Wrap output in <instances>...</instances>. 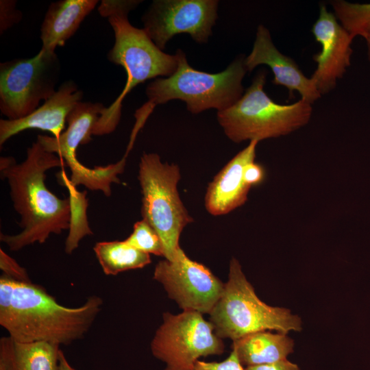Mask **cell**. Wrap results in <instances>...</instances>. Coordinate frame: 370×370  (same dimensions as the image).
I'll return each instance as SVG.
<instances>
[{
    "instance_id": "cell-8",
    "label": "cell",
    "mask_w": 370,
    "mask_h": 370,
    "mask_svg": "<svg viewBox=\"0 0 370 370\" xmlns=\"http://www.w3.org/2000/svg\"><path fill=\"white\" fill-rule=\"evenodd\" d=\"M60 63L55 51L0 64V110L8 120L24 118L56 92Z\"/></svg>"
},
{
    "instance_id": "cell-1",
    "label": "cell",
    "mask_w": 370,
    "mask_h": 370,
    "mask_svg": "<svg viewBox=\"0 0 370 370\" xmlns=\"http://www.w3.org/2000/svg\"><path fill=\"white\" fill-rule=\"evenodd\" d=\"M66 165L56 153L38 141L27 150L26 158L17 163L11 156L0 158L1 179L6 180L13 207L20 215L21 231L1 233L0 240L10 250L19 251L36 243H45L51 234H60L71 227L74 210L71 199H60L46 186V172Z\"/></svg>"
},
{
    "instance_id": "cell-24",
    "label": "cell",
    "mask_w": 370,
    "mask_h": 370,
    "mask_svg": "<svg viewBox=\"0 0 370 370\" xmlns=\"http://www.w3.org/2000/svg\"><path fill=\"white\" fill-rule=\"evenodd\" d=\"M16 1L13 0L0 1V33L18 23L22 18V13L16 8Z\"/></svg>"
},
{
    "instance_id": "cell-11",
    "label": "cell",
    "mask_w": 370,
    "mask_h": 370,
    "mask_svg": "<svg viewBox=\"0 0 370 370\" xmlns=\"http://www.w3.org/2000/svg\"><path fill=\"white\" fill-rule=\"evenodd\" d=\"M217 0H154L142 17L143 30L161 50L176 34L208 42L218 18Z\"/></svg>"
},
{
    "instance_id": "cell-7",
    "label": "cell",
    "mask_w": 370,
    "mask_h": 370,
    "mask_svg": "<svg viewBox=\"0 0 370 370\" xmlns=\"http://www.w3.org/2000/svg\"><path fill=\"white\" fill-rule=\"evenodd\" d=\"M180 180L177 164L162 162L155 153H144L141 156L138 169L141 214L159 235L164 257L170 261L180 248L183 229L193 221L180 197L177 188Z\"/></svg>"
},
{
    "instance_id": "cell-10",
    "label": "cell",
    "mask_w": 370,
    "mask_h": 370,
    "mask_svg": "<svg viewBox=\"0 0 370 370\" xmlns=\"http://www.w3.org/2000/svg\"><path fill=\"white\" fill-rule=\"evenodd\" d=\"M153 280L183 310L210 314L224 290L223 283L204 264L190 259L180 247L175 258L155 267Z\"/></svg>"
},
{
    "instance_id": "cell-22",
    "label": "cell",
    "mask_w": 370,
    "mask_h": 370,
    "mask_svg": "<svg viewBox=\"0 0 370 370\" xmlns=\"http://www.w3.org/2000/svg\"><path fill=\"white\" fill-rule=\"evenodd\" d=\"M125 241L143 252L164 257V247L159 235L143 219L134 223L133 232Z\"/></svg>"
},
{
    "instance_id": "cell-15",
    "label": "cell",
    "mask_w": 370,
    "mask_h": 370,
    "mask_svg": "<svg viewBox=\"0 0 370 370\" xmlns=\"http://www.w3.org/2000/svg\"><path fill=\"white\" fill-rule=\"evenodd\" d=\"M258 143L256 140L250 141L210 183L205 196V206L210 214H226L246 202L251 187L245 179V169L248 163L255 160Z\"/></svg>"
},
{
    "instance_id": "cell-17",
    "label": "cell",
    "mask_w": 370,
    "mask_h": 370,
    "mask_svg": "<svg viewBox=\"0 0 370 370\" xmlns=\"http://www.w3.org/2000/svg\"><path fill=\"white\" fill-rule=\"evenodd\" d=\"M97 0H60L51 3L40 28L41 49L55 51L64 46L94 10Z\"/></svg>"
},
{
    "instance_id": "cell-21",
    "label": "cell",
    "mask_w": 370,
    "mask_h": 370,
    "mask_svg": "<svg viewBox=\"0 0 370 370\" xmlns=\"http://www.w3.org/2000/svg\"><path fill=\"white\" fill-rule=\"evenodd\" d=\"M334 16L354 38L363 37L370 45V3H354L343 0L331 1Z\"/></svg>"
},
{
    "instance_id": "cell-27",
    "label": "cell",
    "mask_w": 370,
    "mask_h": 370,
    "mask_svg": "<svg viewBox=\"0 0 370 370\" xmlns=\"http://www.w3.org/2000/svg\"><path fill=\"white\" fill-rule=\"evenodd\" d=\"M244 175L247 183L252 187L262 182L265 172L263 167L254 160L246 165Z\"/></svg>"
},
{
    "instance_id": "cell-14",
    "label": "cell",
    "mask_w": 370,
    "mask_h": 370,
    "mask_svg": "<svg viewBox=\"0 0 370 370\" xmlns=\"http://www.w3.org/2000/svg\"><path fill=\"white\" fill-rule=\"evenodd\" d=\"M83 92L76 84L69 80L44 103L28 116L17 120H0V145L18 133L38 129L50 132L58 138L64 130L66 118L74 107L82 101Z\"/></svg>"
},
{
    "instance_id": "cell-30",
    "label": "cell",
    "mask_w": 370,
    "mask_h": 370,
    "mask_svg": "<svg viewBox=\"0 0 370 370\" xmlns=\"http://www.w3.org/2000/svg\"><path fill=\"white\" fill-rule=\"evenodd\" d=\"M0 370H5L4 365L0 362Z\"/></svg>"
},
{
    "instance_id": "cell-2",
    "label": "cell",
    "mask_w": 370,
    "mask_h": 370,
    "mask_svg": "<svg viewBox=\"0 0 370 370\" xmlns=\"http://www.w3.org/2000/svg\"><path fill=\"white\" fill-rule=\"evenodd\" d=\"M103 304L90 295L82 306L67 307L32 282L0 278V325L18 342L69 345L84 338Z\"/></svg>"
},
{
    "instance_id": "cell-28",
    "label": "cell",
    "mask_w": 370,
    "mask_h": 370,
    "mask_svg": "<svg viewBox=\"0 0 370 370\" xmlns=\"http://www.w3.org/2000/svg\"><path fill=\"white\" fill-rule=\"evenodd\" d=\"M245 370H300L298 365L287 359L273 363L246 367Z\"/></svg>"
},
{
    "instance_id": "cell-23",
    "label": "cell",
    "mask_w": 370,
    "mask_h": 370,
    "mask_svg": "<svg viewBox=\"0 0 370 370\" xmlns=\"http://www.w3.org/2000/svg\"><path fill=\"white\" fill-rule=\"evenodd\" d=\"M0 269L2 275L8 279L23 282H32L26 269L2 249H0Z\"/></svg>"
},
{
    "instance_id": "cell-19",
    "label": "cell",
    "mask_w": 370,
    "mask_h": 370,
    "mask_svg": "<svg viewBox=\"0 0 370 370\" xmlns=\"http://www.w3.org/2000/svg\"><path fill=\"white\" fill-rule=\"evenodd\" d=\"M232 349L241 365L249 367L287 359L293 352L294 341L286 334L259 331L234 341Z\"/></svg>"
},
{
    "instance_id": "cell-16",
    "label": "cell",
    "mask_w": 370,
    "mask_h": 370,
    "mask_svg": "<svg viewBox=\"0 0 370 370\" xmlns=\"http://www.w3.org/2000/svg\"><path fill=\"white\" fill-rule=\"evenodd\" d=\"M106 107L99 102H79L66 118L67 129L59 137L39 135L37 140L47 151L62 158L70 170L81 162L76 149L79 145L88 143L94 127Z\"/></svg>"
},
{
    "instance_id": "cell-3",
    "label": "cell",
    "mask_w": 370,
    "mask_h": 370,
    "mask_svg": "<svg viewBox=\"0 0 370 370\" xmlns=\"http://www.w3.org/2000/svg\"><path fill=\"white\" fill-rule=\"evenodd\" d=\"M175 55L178 66L168 77H158L147 86L146 103L152 109L173 99L186 103L187 110L198 114L214 108L226 110L236 103L244 93L243 79L247 72L245 58H236L224 71L209 73L191 67L185 53L177 49Z\"/></svg>"
},
{
    "instance_id": "cell-20",
    "label": "cell",
    "mask_w": 370,
    "mask_h": 370,
    "mask_svg": "<svg viewBox=\"0 0 370 370\" xmlns=\"http://www.w3.org/2000/svg\"><path fill=\"white\" fill-rule=\"evenodd\" d=\"M93 250L103 272L107 275L141 269L151 262L149 254L138 250L125 240L98 242Z\"/></svg>"
},
{
    "instance_id": "cell-6",
    "label": "cell",
    "mask_w": 370,
    "mask_h": 370,
    "mask_svg": "<svg viewBox=\"0 0 370 370\" xmlns=\"http://www.w3.org/2000/svg\"><path fill=\"white\" fill-rule=\"evenodd\" d=\"M266 77V71H260L236 103L217 112V121L232 141L286 136L309 122L312 104L301 99L288 105L275 103L264 90Z\"/></svg>"
},
{
    "instance_id": "cell-13",
    "label": "cell",
    "mask_w": 370,
    "mask_h": 370,
    "mask_svg": "<svg viewBox=\"0 0 370 370\" xmlns=\"http://www.w3.org/2000/svg\"><path fill=\"white\" fill-rule=\"evenodd\" d=\"M260 64L270 67L274 75L272 83L287 88L290 99L295 90L299 92L301 99L311 104L321 96L311 77L305 76L291 58L278 50L269 29L263 25H258L252 50L244 59L247 71Z\"/></svg>"
},
{
    "instance_id": "cell-26",
    "label": "cell",
    "mask_w": 370,
    "mask_h": 370,
    "mask_svg": "<svg viewBox=\"0 0 370 370\" xmlns=\"http://www.w3.org/2000/svg\"><path fill=\"white\" fill-rule=\"evenodd\" d=\"M194 370H245V368L240 362L236 351L232 349L229 356L221 362L197 360Z\"/></svg>"
},
{
    "instance_id": "cell-9",
    "label": "cell",
    "mask_w": 370,
    "mask_h": 370,
    "mask_svg": "<svg viewBox=\"0 0 370 370\" xmlns=\"http://www.w3.org/2000/svg\"><path fill=\"white\" fill-rule=\"evenodd\" d=\"M150 347L153 356L165 363L164 370H194L199 358L221 355L225 349L212 323L189 310L164 312Z\"/></svg>"
},
{
    "instance_id": "cell-12",
    "label": "cell",
    "mask_w": 370,
    "mask_h": 370,
    "mask_svg": "<svg viewBox=\"0 0 370 370\" xmlns=\"http://www.w3.org/2000/svg\"><path fill=\"white\" fill-rule=\"evenodd\" d=\"M311 32L321 46V51L312 57L317 66L311 76L321 95L336 87L337 79L343 77L350 66L354 38L324 4L320 6L319 16Z\"/></svg>"
},
{
    "instance_id": "cell-5",
    "label": "cell",
    "mask_w": 370,
    "mask_h": 370,
    "mask_svg": "<svg viewBox=\"0 0 370 370\" xmlns=\"http://www.w3.org/2000/svg\"><path fill=\"white\" fill-rule=\"evenodd\" d=\"M209 315L216 334L232 341L259 331L287 334L302 329L298 315L288 308L269 306L258 298L235 258L230 262L223 293Z\"/></svg>"
},
{
    "instance_id": "cell-29",
    "label": "cell",
    "mask_w": 370,
    "mask_h": 370,
    "mask_svg": "<svg viewBox=\"0 0 370 370\" xmlns=\"http://www.w3.org/2000/svg\"><path fill=\"white\" fill-rule=\"evenodd\" d=\"M59 370H76L69 362L64 352L61 349L59 355Z\"/></svg>"
},
{
    "instance_id": "cell-18",
    "label": "cell",
    "mask_w": 370,
    "mask_h": 370,
    "mask_svg": "<svg viewBox=\"0 0 370 370\" xmlns=\"http://www.w3.org/2000/svg\"><path fill=\"white\" fill-rule=\"evenodd\" d=\"M60 345L21 343L10 336L0 339V362L5 370H59Z\"/></svg>"
},
{
    "instance_id": "cell-4",
    "label": "cell",
    "mask_w": 370,
    "mask_h": 370,
    "mask_svg": "<svg viewBox=\"0 0 370 370\" xmlns=\"http://www.w3.org/2000/svg\"><path fill=\"white\" fill-rule=\"evenodd\" d=\"M127 13L117 12L108 17L114 32L115 42L107 55L111 62L123 67L127 75L125 86L116 99L103 110L92 134L102 136L112 132L119 124L122 101L138 84L158 77H169L177 70L175 54L160 49L143 29L134 27Z\"/></svg>"
},
{
    "instance_id": "cell-25",
    "label": "cell",
    "mask_w": 370,
    "mask_h": 370,
    "mask_svg": "<svg viewBox=\"0 0 370 370\" xmlns=\"http://www.w3.org/2000/svg\"><path fill=\"white\" fill-rule=\"evenodd\" d=\"M141 2L139 0H103L98 7V11L101 16L106 18L120 12L129 14Z\"/></svg>"
}]
</instances>
